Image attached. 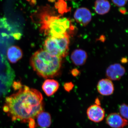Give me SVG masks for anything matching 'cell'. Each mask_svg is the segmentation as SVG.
<instances>
[{
  "label": "cell",
  "mask_w": 128,
  "mask_h": 128,
  "mask_svg": "<svg viewBox=\"0 0 128 128\" xmlns=\"http://www.w3.org/2000/svg\"><path fill=\"white\" fill-rule=\"evenodd\" d=\"M18 90L6 98L3 110L12 121L28 122L42 112L43 97L38 90L26 86L21 84Z\"/></svg>",
  "instance_id": "1"
},
{
  "label": "cell",
  "mask_w": 128,
  "mask_h": 128,
  "mask_svg": "<svg viewBox=\"0 0 128 128\" xmlns=\"http://www.w3.org/2000/svg\"><path fill=\"white\" fill-rule=\"evenodd\" d=\"M28 124L29 127L30 128H35L36 127V123L34 119L30 120V121H28Z\"/></svg>",
  "instance_id": "17"
},
{
  "label": "cell",
  "mask_w": 128,
  "mask_h": 128,
  "mask_svg": "<svg viewBox=\"0 0 128 128\" xmlns=\"http://www.w3.org/2000/svg\"><path fill=\"white\" fill-rule=\"evenodd\" d=\"M97 89L101 95L104 96H110L114 92V86L112 81L109 79H102L98 83Z\"/></svg>",
  "instance_id": "9"
},
{
  "label": "cell",
  "mask_w": 128,
  "mask_h": 128,
  "mask_svg": "<svg viewBox=\"0 0 128 128\" xmlns=\"http://www.w3.org/2000/svg\"><path fill=\"white\" fill-rule=\"evenodd\" d=\"M70 42V36L61 38L48 36L44 41V50L51 55L62 58L68 54Z\"/></svg>",
  "instance_id": "4"
},
{
  "label": "cell",
  "mask_w": 128,
  "mask_h": 128,
  "mask_svg": "<svg viewBox=\"0 0 128 128\" xmlns=\"http://www.w3.org/2000/svg\"><path fill=\"white\" fill-rule=\"evenodd\" d=\"M74 17L76 22L82 26H86L91 21L92 13L87 8H80L76 10Z\"/></svg>",
  "instance_id": "7"
},
{
  "label": "cell",
  "mask_w": 128,
  "mask_h": 128,
  "mask_svg": "<svg viewBox=\"0 0 128 128\" xmlns=\"http://www.w3.org/2000/svg\"><path fill=\"white\" fill-rule=\"evenodd\" d=\"M86 114L88 118L94 122H99L103 120L105 116L104 110L100 105L94 104L88 108Z\"/></svg>",
  "instance_id": "5"
},
{
  "label": "cell",
  "mask_w": 128,
  "mask_h": 128,
  "mask_svg": "<svg viewBox=\"0 0 128 128\" xmlns=\"http://www.w3.org/2000/svg\"><path fill=\"white\" fill-rule=\"evenodd\" d=\"M79 73V71H78V70H76V69H74L72 71V75H73L74 76H78Z\"/></svg>",
  "instance_id": "19"
},
{
  "label": "cell",
  "mask_w": 128,
  "mask_h": 128,
  "mask_svg": "<svg viewBox=\"0 0 128 128\" xmlns=\"http://www.w3.org/2000/svg\"><path fill=\"white\" fill-rule=\"evenodd\" d=\"M128 106L127 104L124 103L120 106L119 110L120 114L123 118L128 120Z\"/></svg>",
  "instance_id": "15"
},
{
  "label": "cell",
  "mask_w": 128,
  "mask_h": 128,
  "mask_svg": "<svg viewBox=\"0 0 128 128\" xmlns=\"http://www.w3.org/2000/svg\"><path fill=\"white\" fill-rule=\"evenodd\" d=\"M88 57L87 53L85 50L78 49L72 52L71 59L73 64L76 66H81L85 64Z\"/></svg>",
  "instance_id": "11"
},
{
  "label": "cell",
  "mask_w": 128,
  "mask_h": 128,
  "mask_svg": "<svg viewBox=\"0 0 128 128\" xmlns=\"http://www.w3.org/2000/svg\"><path fill=\"white\" fill-rule=\"evenodd\" d=\"M36 118L38 125L40 128H48L51 125V116L48 112L42 111L37 115Z\"/></svg>",
  "instance_id": "14"
},
{
  "label": "cell",
  "mask_w": 128,
  "mask_h": 128,
  "mask_svg": "<svg viewBox=\"0 0 128 128\" xmlns=\"http://www.w3.org/2000/svg\"><path fill=\"white\" fill-rule=\"evenodd\" d=\"M111 5L108 0H96L94 4V9L97 14L104 15L110 11Z\"/></svg>",
  "instance_id": "13"
},
{
  "label": "cell",
  "mask_w": 128,
  "mask_h": 128,
  "mask_svg": "<svg viewBox=\"0 0 128 128\" xmlns=\"http://www.w3.org/2000/svg\"><path fill=\"white\" fill-rule=\"evenodd\" d=\"M128 120L116 113L110 114L106 118V122L112 128H122L128 125Z\"/></svg>",
  "instance_id": "8"
},
{
  "label": "cell",
  "mask_w": 128,
  "mask_h": 128,
  "mask_svg": "<svg viewBox=\"0 0 128 128\" xmlns=\"http://www.w3.org/2000/svg\"><path fill=\"white\" fill-rule=\"evenodd\" d=\"M42 88L46 96H50L55 94L58 90L59 88V84L55 80L48 79L44 81Z\"/></svg>",
  "instance_id": "10"
},
{
  "label": "cell",
  "mask_w": 128,
  "mask_h": 128,
  "mask_svg": "<svg viewBox=\"0 0 128 128\" xmlns=\"http://www.w3.org/2000/svg\"><path fill=\"white\" fill-rule=\"evenodd\" d=\"M112 2L118 7H122L126 4L128 0H112Z\"/></svg>",
  "instance_id": "16"
},
{
  "label": "cell",
  "mask_w": 128,
  "mask_h": 128,
  "mask_svg": "<svg viewBox=\"0 0 128 128\" xmlns=\"http://www.w3.org/2000/svg\"><path fill=\"white\" fill-rule=\"evenodd\" d=\"M23 53L20 48L18 46H12L8 49L7 56L8 59L12 64L16 63L22 57Z\"/></svg>",
  "instance_id": "12"
},
{
  "label": "cell",
  "mask_w": 128,
  "mask_h": 128,
  "mask_svg": "<svg viewBox=\"0 0 128 128\" xmlns=\"http://www.w3.org/2000/svg\"><path fill=\"white\" fill-rule=\"evenodd\" d=\"M31 66L40 77L52 78L59 74L62 58L49 54L44 49L38 50L30 59Z\"/></svg>",
  "instance_id": "3"
},
{
  "label": "cell",
  "mask_w": 128,
  "mask_h": 128,
  "mask_svg": "<svg viewBox=\"0 0 128 128\" xmlns=\"http://www.w3.org/2000/svg\"><path fill=\"white\" fill-rule=\"evenodd\" d=\"M39 19L40 32L48 36L61 38L70 36L74 30L69 18L56 16L48 9L40 13Z\"/></svg>",
  "instance_id": "2"
},
{
  "label": "cell",
  "mask_w": 128,
  "mask_h": 128,
  "mask_svg": "<svg viewBox=\"0 0 128 128\" xmlns=\"http://www.w3.org/2000/svg\"><path fill=\"white\" fill-rule=\"evenodd\" d=\"M73 85L71 82L66 83L64 85V88L66 90L69 91L71 90L72 88H73Z\"/></svg>",
  "instance_id": "18"
},
{
  "label": "cell",
  "mask_w": 128,
  "mask_h": 128,
  "mask_svg": "<svg viewBox=\"0 0 128 128\" xmlns=\"http://www.w3.org/2000/svg\"><path fill=\"white\" fill-rule=\"evenodd\" d=\"M126 70L124 66L119 64L110 66L106 70V74L111 80H119L125 74Z\"/></svg>",
  "instance_id": "6"
}]
</instances>
